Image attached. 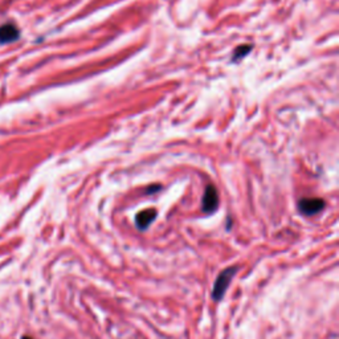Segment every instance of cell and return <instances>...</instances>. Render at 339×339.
<instances>
[{"instance_id":"7","label":"cell","mask_w":339,"mask_h":339,"mask_svg":"<svg viewBox=\"0 0 339 339\" xmlns=\"http://www.w3.org/2000/svg\"><path fill=\"white\" fill-rule=\"evenodd\" d=\"M23 339H31L30 337H23Z\"/></svg>"},{"instance_id":"4","label":"cell","mask_w":339,"mask_h":339,"mask_svg":"<svg viewBox=\"0 0 339 339\" xmlns=\"http://www.w3.org/2000/svg\"><path fill=\"white\" fill-rule=\"evenodd\" d=\"M20 32L13 24H4L0 27V44H11L16 41Z\"/></svg>"},{"instance_id":"5","label":"cell","mask_w":339,"mask_h":339,"mask_svg":"<svg viewBox=\"0 0 339 339\" xmlns=\"http://www.w3.org/2000/svg\"><path fill=\"white\" fill-rule=\"evenodd\" d=\"M155 217H157V211L155 209H144V211L136 215V227L139 229H146L148 225L153 223Z\"/></svg>"},{"instance_id":"3","label":"cell","mask_w":339,"mask_h":339,"mask_svg":"<svg viewBox=\"0 0 339 339\" xmlns=\"http://www.w3.org/2000/svg\"><path fill=\"white\" fill-rule=\"evenodd\" d=\"M217 204H219V196H217L216 188L213 186H208L203 198V211L207 213L213 212L217 208Z\"/></svg>"},{"instance_id":"2","label":"cell","mask_w":339,"mask_h":339,"mask_svg":"<svg viewBox=\"0 0 339 339\" xmlns=\"http://www.w3.org/2000/svg\"><path fill=\"white\" fill-rule=\"evenodd\" d=\"M325 207V202L322 199H318V198H310V199H302L300 200L298 203V208L302 213L305 215H315L318 212H321Z\"/></svg>"},{"instance_id":"1","label":"cell","mask_w":339,"mask_h":339,"mask_svg":"<svg viewBox=\"0 0 339 339\" xmlns=\"http://www.w3.org/2000/svg\"><path fill=\"white\" fill-rule=\"evenodd\" d=\"M237 271V268L231 267L227 268L224 271H221L219 277H217L216 282H215V286H213V290H212V298L215 301H220L221 298L224 297L227 289H228L231 281H232L233 275Z\"/></svg>"},{"instance_id":"6","label":"cell","mask_w":339,"mask_h":339,"mask_svg":"<svg viewBox=\"0 0 339 339\" xmlns=\"http://www.w3.org/2000/svg\"><path fill=\"white\" fill-rule=\"evenodd\" d=\"M250 51V45H245V47H238L236 53H235V60L241 59L242 56H245L248 52Z\"/></svg>"}]
</instances>
